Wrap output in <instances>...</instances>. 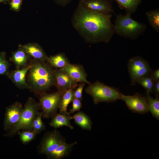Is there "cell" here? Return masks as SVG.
Listing matches in <instances>:
<instances>
[{
	"label": "cell",
	"instance_id": "1",
	"mask_svg": "<svg viewBox=\"0 0 159 159\" xmlns=\"http://www.w3.org/2000/svg\"><path fill=\"white\" fill-rule=\"evenodd\" d=\"M112 15L90 10L79 3L72 18V24L87 42L107 43L115 34Z\"/></svg>",
	"mask_w": 159,
	"mask_h": 159
},
{
	"label": "cell",
	"instance_id": "2",
	"mask_svg": "<svg viewBox=\"0 0 159 159\" xmlns=\"http://www.w3.org/2000/svg\"><path fill=\"white\" fill-rule=\"evenodd\" d=\"M29 62L31 66L26 77L28 89L40 96L56 87L54 69L48 62L33 58Z\"/></svg>",
	"mask_w": 159,
	"mask_h": 159
},
{
	"label": "cell",
	"instance_id": "3",
	"mask_svg": "<svg viewBox=\"0 0 159 159\" xmlns=\"http://www.w3.org/2000/svg\"><path fill=\"white\" fill-rule=\"evenodd\" d=\"M114 24L115 33L120 37L131 39H135L143 34L147 28L144 23L133 19L131 14H116Z\"/></svg>",
	"mask_w": 159,
	"mask_h": 159
},
{
	"label": "cell",
	"instance_id": "4",
	"mask_svg": "<svg viewBox=\"0 0 159 159\" xmlns=\"http://www.w3.org/2000/svg\"><path fill=\"white\" fill-rule=\"evenodd\" d=\"M88 85L85 91L92 97L95 104L102 102L111 103L118 100H123V95L118 89L106 85L98 81Z\"/></svg>",
	"mask_w": 159,
	"mask_h": 159
},
{
	"label": "cell",
	"instance_id": "5",
	"mask_svg": "<svg viewBox=\"0 0 159 159\" xmlns=\"http://www.w3.org/2000/svg\"><path fill=\"white\" fill-rule=\"evenodd\" d=\"M40 108L39 103L32 98L29 97L23 107L19 121L14 127L4 136L12 137L21 130H33V122Z\"/></svg>",
	"mask_w": 159,
	"mask_h": 159
},
{
	"label": "cell",
	"instance_id": "6",
	"mask_svg": "<svg viewBox=\"0 0 159 159\" xmlns=\"http://www.w3.org/2000/svg\"><path fill=\"white\" fill-rule=\"evenodd\" d=\"M127 69L132 85H135L139 79L152 75L153 71L148 62L138 56L129 59Z\"/></svg>",
	"mask_w": 159,
	"mask_h": 159
},
{
	"label": "cell",
	"instance_id": "7",
	"mask_svg": "<svg viewBox=\"0 0 159 159\" xmlns=\"http://www.w3.org/2000/svg\"><path fill=\"white\" fill-rule=\"evenodd\" d=\"M64 92L58 90L51 93L46 92L39 96V103L42 110L43 117L45 118H52L57 113Z\"/></svg>",
	"mask_w": 159,
	"mask_h": 159
},
{
	"label": "cell",
	"instance_id": "8",
	"mask_svg": "<svg viewBox=\"0 0 159 159\" xmlns=\"http://www.w3.org/2000/svg\"><path fill=\"white\" fill-rule=\"evenodd\" d=\"M66 139L57 129L44 134L37 147L39 153L47 155L60 145L66 143Z\"/></svg>",
	"mask_w": 159,
	"mask_h": 159
},
{
	"label": "cell",
	"instance_id": "9",
	"mask_svg": "<svg viewBox=\"0 0 159 159\" xmlns=\"http://www.w3.org/2000/svg\"><path fill=\"white\" fill-rule=\"evenodd\" d=\"M23 107L21 103L16 101L6 108L3 122L5 130L9 132L14 127L19 121Z\"/></svg>",
	"mask_w": 159,
	"mask_h": 159
},
{
	"label": "cell",
	"instance_id": "10",
	"mask_svg": "<svg viewBox=\"0 0 159 159\" xmlns=\"http://www.w3.org/2000/svg\"><path fill=\"white\" fill-rule=\"evenodd\" d=\"M122 100L128 109L133 112L143 114L149 111L146 100L140 93L136 92L133 95H123Z\"/></svg>",
	"mask_w": 159,
	"mask_h": 159
},
{
	"label": "cell",
	"instance_id": "11",
	"mask_svg": "<svg viewBox=\"0 0 159 159\" xmlns=\"http://www.w3.org/2000/svg\"><path fill=\"white\" fill-rule=\"evenodd\" d=\"M111 0H82L79 3L90 10L103 13H115Z\"/></svg>",
	"mask_w": 159,
	"mask_h": 159
},
{
	"label": "cell",
	"instance_id": "12",
	"mask_svg": "<svg viewBox=\"0 0 159 159\" xmlns=\"http://www.w3.org/2000/svg\"><path fill=\"white\" fill-rule=\"evenodd\" d=\"M56 80V87L58 91L65 92L67 90H74L77 86L78 83L73 80L61 68L54 69Z\"/></svg>",
	"mask_w": 159,
	"mask_h": 159
},
{
	"label": "cell",
	"instance_id": "13",
	"mask_svg": "<svg viewBox=\"0 0 159 159\" xmlns=\"http://www.w3.org/2000/svg\"><path fill=\"white\" fill-rule=\"evenodd\" d=\"M30 66L29 62L26 65L20 69H16L15 70L9 71L6 76L19 89H28L26 81V77Z\"/></svg>",
	"mask_w": 159,
	"mask_h": 159
},
{
	"label": "cell",
	"instance_id": "14",
	"mask_svg": "<svg viewBox=\"0 0 159 159\" xmlns=\"http://www.w3.org/2000/svg\"><path fill=\"white\" fill-rule=\"evenodd\" d=\"M61 69L65 71L73 80L77 83L84 82L88 85L91 83L87 80V74L81 65L69 63Z\"/></svg>",
	"mask_w": 159,
	"mask_h": 159
},
{
	"label": "cell",
	"instance_id": "15",
	"mask_svg": "<svg viewBox=\"0 0 159 159\" xmlns=\"http://www.w3.org/2000/svg\"><path fill=\"white\" fill-rule=\"evenodd\" d=\"M18 47L22 49L33 58L47 62L48 56L38 44L31 42L24 44H20Z\"/></svg>",
	"mask_w": 159,
	"mask_h": 159
},
{
	"label": "cell",
	"instance_id": "16",
	"mask_svg": "<svg viewBox=\"0 0 159 159\" xmlns=\"http://www.w3.org/2000/svg\"><path fill=\"white\" fill-rule=\"evenodd\" d=\"M77 141L67 143L66 142L60 145L54 150L47 155L48 159H61L68 156L72 150Z\"/></svg>",
	"mask_w": 159,
	"mask_h": 159
},
{
	"label": "cell",
	"instance_id": "17",
	"mask_svg": "<svg viewBox=\"0 0 159 159\" xmlns=\"http://www.w3.org/2000/svg\"><path fill=\"white\" fill-rule=\"evenodd\" d=\"M31 59V57L21 48L12 52L10 61L12 62L16 69H20L26 65Z\"/></svg>",
	"mask_w": 159,
	"mask_h": 159
},
{
	"label": "cell",
	"instance_id": "18",
	"mask_svg": "<svg viewBox=\"0 0 159 159\" xmlns=\"http://www.w3.org/2000/svg\"><path fill=\"white\" fill-rule=\"evenodd\" d=\"M49 123L50 126L55 129L63 126H66L71 130L74 129V127L70 123V120L73 119L72 116L61 113H56L52 118Z\"/></svg>",
	"mask_w": 159,
	"mask_h": 159
},
{
	"label": "cell",
	"instance_id": "19",
	"mask_svg": "<svg viewBox=\"0 0 159 159\" xmlns=\"http://www.w3.org/2000/svg\"><path fill=\"white\" fill-rule=\"evenodd\" d=\"M75 123L82 129L90 131L92 122L90 117L82 111H79L72 116Z\"/></svg>",
	"mask_w": 159,
	"mask_h": 159
},
{
	"label": "cell",
	"instance_id": "20",
	"mask_svg": "<svg viewBox=\"0 0 159 159\" xmlns=\"http://www.w3.org/2000/svg\"><path fill=\"white\" fill-rule=\"evenodd\" d=\"M53 68H63L70 63V61L64 53H60L48 57L47 62Z\"/></svg>",
	"mask_w": 159,
	"mask_h": 159
},
{
	"label": "cell",
	"instance_id": "21",
	"mask_svg": "<svg viewBox=\"0 0 159 159\" xmlns=\"http://www.w3.org/2000/svg\"><path fill=\"white\" fill-rule=\"evenodd\" d=\"M154 99L151 97L148 92H146L144 96L148 105L149 111L153 117L158 120H159V96H156Z\"/></svg>",
	"mask_w": 159,
	"mask_h": 159
},
{
	"label": "cell",
	"instance_id": "22",
	"mask_svg": "<svg viewBox=\"0 0 159 159\" xmlns=\"http://www.w3.org/2000/svg\"><path fill=\"white\" fill-rule=\"evenodd\" d=\"M74 89H69L66 90L63 94L59 107L60 113L70 115L67 110V107L74 98Z\"/></svg>",
	"mask_w": 159,
	"mask_h": 159
},
{
	"label": "cell",
	"instance_id": "23",
	"mask_svg": "<svg viewBox=\"0 0 159 159\" xmlns=\"http://www.w3.org/2000/svg\"><path fill=\"white\" fill-rule=\"evenodd\" d=\"M120 9L131 14L136 11L142 0H115Z\"/></svg>",
	"mask_w": 159,
	"mask_h": 159
},
{
	"label": "cell",
	"instance_id": "24",
	"mask_svg": "<svg viewBox=\"0 0 159 159\" xmlns=\"http://www.w3.org/2000/svg\"><path fill=\"white\" fill-rule=\"evenodd\" d=\"M148 23L156 32H159V10L156 9L145 13Z\"/></svg>",
	"mask_w": 159,
	"mask_h": 159
},
{
	"label": "cell",
	"instance_id": "25",
	"mask_svg": "<svg viewBox=\"0 0 159 159\" xmlns=\"http://www.w3.org/2000/svg\"><path fill=\"white\" fill-rule=\"evenodd\" d=\"M42 112H39L38 111L33 122V130L37 134L46 129L45 125L42 120Z\"/></svg>",
	"mask_w": 159,
	"mask_h": 159
},
{
	"label": "cell",
	"instance_id": "26",
	"mask_svg": "<svg viewBox=\"0 0 159 159\" xmlns=\"http://www.w3.org/2000/svg\"><path fill=\"white\" fill-rule=\"evenodd\" d=\"M155 82L151 75L139 79L137 81V83L143 87L147 92L152 93V90Z\"/></svg>",
	"mask_w": 159,
	"mask_h": 159
},
{
	"label": "cell",
	"instance_id": "27",
	"mask_svg": "<svg viewBox=\"0 0 159 159\" xmlns=\"http://www.w3.org/2000/svg\"><path fill=\"white\" fill-rule=\"evenodd\" d=\"M19 136L20 140L23 144H26L33 140L37 134L33 130H23L21 132L17 133Z\"/></svg>",
	"mask_w": 159,
	"mask_h": 159
},
{
	"label": "cell",
	"instance_id": "28",
	"mask_svg": "<svg viewBox=\"0 0 159 159\" xmlns=\"http://www.w3.org/2000/svg\"><path fill=\"white\" fill-rule=\"evenodd\" d=\"M5 52H0V75H6L9 71L10 64L6 57Z\"/></svg>",
	"mask_w": 159,
	"mask_h": 159
},
{
	"label": "cell",
	"instance_id": "29",
	"mask_svg": "<svg viewBox=\"0 0 159 159\" xmlns=\"http://www.w3.org/2000/svg\"><path fill=\"white\" fill-rule=\"evenodd\" d=\"M72 102V108L69 110L68 112L69 114L74 113L76 111L80 110L82 106V104L81 100L74 98Z\"/></svg>",
	"mask_w": 159,
	"mask_h": 159
},
{
	"label": "cell",
	"instance_id": "30",
	"mask_svg": "<svg viewBox=\"0 0 159 159\" xmlns=\"http://www.w3.org/2000/svg\"><path fill=\"white\" fill-rule=\"evenodd\" d=\"M22 3V0H11L9 3L10 9L15 11H19Z\"/></svg>",
	"mask_w": 159,
	"mask_h": 159
},
{
	"label": "cell",
	"instance_id": "31",
	"mask_svg": "<svg viewBox=\"0 0 159 159\" xmlns=\"http://www.w3.org/2000/svg\"><path fill=\"white\" fill-rule=\"evenodd\" d=\"M85 85V82H81V83L79 84L77 89L74 90V98L80 100H82L83 98L82 92Z\"/></svg>",
	"mask_w": 159,
	"mask_h": 159
},
{
	"label": "cell",
	"instance_id": "32",
	"mask_svg": "<svg viewBox=\"0 0 159 159\" xmlns=\"http://www.w3.org/2000/svg\"><path fill=\"white\" fill-rule=\"evenodd\" d=\"M56 4L62 7H64L69 3L72 0H54Z\"/></svg>",
	"mask_w": 159,
	"mask_h": 159
},
{
	"label": "cell",
	"instance_id": "33",
	"mask_svg": "<svg viewBox=\"0 0 159 159\" xmlns=\"http://www.w3.org/2000/svg\"><path fill=\"white\" fill-rule=\"evenodd\" d=\"M152 93H153L156 96H159V81L155 82L152 90Z\"/></svg>",
	"mask_w": 159,
	"mask_h": 159
},
{
	"label": "cell",
	"instance_id": "34",
	"mask_svg": "<svg viewBox=\"0 0 159 159\" xmlns=\"http://www.w3.org/2000/svg\"><path fill=\"white\" fill-rule=\"evenodd\" d=\"M152 76L154 80L156 81H159V69L158 68L152 73Z\"/></svg>",
	"mask_w": 159,
	"mask_h": 159
},
{
	"label": "cell",
	"instance_id": "35",
	"mask_svg": "<svg viewBox=\"0 0 159 159\" xmlns=\"http://www.w3.org/2000/svg\"><path fill=\"white\" fill-rule=\"evenodd\" d=\"M11 0H0V3H3L5 4H9Z\"/></svg>",
	"mask_w": 159,
	"mask_h": 159
},
{
	"label": "cell",
	"instance_id": "36",
	"mask_svg": "<svg viewBox=\"0 0 159 159\" xmlns=\"http://www.w3.org/2000/svg\"><path fill=\"white\" fill-rule=\"evenodd\" d=\"M81 0H79V1H81Z\"/></svg>",
	"mask_w": 159,
	"mask_h": 159
}]
</instances>
